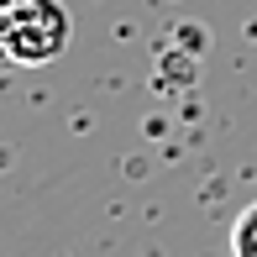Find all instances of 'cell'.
Instances as JSON below:
<instances>
[{
  "instance_id": "cell-1",
  "label": "cell",
  "mask_w": 257,
  "mask_h": 257,
  "mask_svg": "<svg viewBox=\"0 0 257 257\" xmlns=\"http://www.w3.org/2000/svg\"><path fill=\"white\" fill-rule=\"evenodd\" d=\"M74 42V16L63 0H16L0 11V63L11 68H48Z\"/></svg>"
},
{
  "instance_id": "cell-2",
  "label": "cell",
  "mask_w": 257,
  "mask_h": 257,
  "mask_svg": "<svg viewBox=\"0 0 257 257\" xmlns=\"http://www.w3.org/2000/svg\"><path fill=\"white\" fill-rule=\"evenodd\" d=\"M231 257H257V200L236 215L231 226Z\"/></svg>"
},
{
  "instance_id": "cell-3",
  "label": "cell",
  "mask_w": 257,
  "mask_h": 257,
  "mask_svg": "<svg viewBox=\"0 0 257 257\" xmlns=\"http://www.w3.org/2000/svg\"><path fill=\"white\" fill-rule=\"evenodd\" d=\"M6 6H16V0H0V11H6Z\"/></svg>"
}]
</instances>
